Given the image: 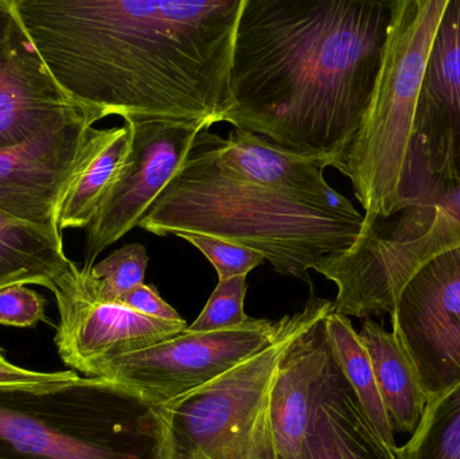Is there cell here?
<instances>
[{
    "mask_svg": "<svg viewBox=\"0 0 460 459\" xmlns=\"http://www.w3.org/2000/svg\"><path fill=\"white\" fill-rule=\"evenodd\" d=\"M50 291L59 315L54 336L59 357L84 377H91L108 358L151 347L188 329L185 320H156L124 305L99 301L86 290L81 266L72 260Z\"/></svg>",
    "mask_w": 460,
    "mask_h": 459,
    "instance_id": "8fae6325",
    "label": "cell"
},
{
    "mask_svg": "<svg viewBox=\"0 0 460 459\" xmlns=\"http://www.w3.org/2000/svg\"><path fill=\"white\" fill-rule=\"evenodd\" d=\"M399 459H460V383L427 404L423 419Z\"/></svg>",
    "mask_w": 460,
    "mask_h": 459,
    "instance_id": "7402d4cb",
    "label": "cell"
},
{
    "mask_svg": "<svg viewBox=\"0 0 460 459\" xmlns=\"http://www.w3.org/2000/svg\"><path fill=\"white\" fill-rule=\"evenodd\" d=\"M358 334L372 360L392 426L412 437L429 404L412 358L399 337L376 321L365 320Z\"/></svg>",
    "mask_w": 460,
    "mask_h": 459,
    "instance_id": "ac0fdd59",
    "label": "cell"
},
{
    "mask_svg": "<svg viewBox=\"0 0 460 459\" xmlns=\"http://www.w3.org/2000/svg\"><path fill=\"white\" fill-rule=\"evenodd\" d=\"M209 129L197 137L217 166L235 180L324 199L338 193L324 180V169L332 167L327 159L289 153L243 129L234 128L226 137Z\"/></svg>",
    "mask_w": 460,
    "mask_h": 459,
    "instance_id": "9a60e30c",
    "label": "cell"
},
{
    "mask_svg": "<svg viewBox=\"0 0 460 459\" xmlns=\"http://www.w3.org/2000/svg\"><path fill=\"white\" fill-rule=\"evenodd\" d=\"M334 361L324 320L289 348L272 390V425L279 459H302L310 407Z\"/></svg>",
    "mask_w": 460,
    "mask_h": 459,
    "instance_id": "2e32d148",
    "label": "cell"
},
{
    "mask_svg": "<svg viewBox=\"0 0 460 459\" xmlns=\"http://www.w3.org/2000/svg\"><path fill=\"white\" fill-rule=\"evenodd\" d=\"M392 226L362 228L350 250L322 259L315 271L338 288L332 312L345 317L394 314L408 283L447 251L460 247V218L418 204Z\"/></svg>",
    "mask_w": 460,
    "mask_h": 459,
    "instance_id": "52a82bcc",
    "label": "cell"
},
{
    "mask_svg": "<svg viewBox=\"0 0 460 459\" xmlns=\"http://www.w3.org/2000/svg\"><path fill=\"white\" fill-rule=\"evenodd\" d=\"M362 226L364 215L342 194L324 199L230 177L199 137L139 223L156 236L193 232L243 245L310 287L308 271L326 256L350 250Z\"/></svg>",
    "mask_w": 460,
    "mask_h": 459,
    "instance_id": "3957f363",
    "label": "cell"
},
{
    "mask_svg": "<svg viewBox=\"0 0 460 459\" xmlns=\"http://www.w3.org/2000/svg\"><path fill=\"white\" fill-rule=\"evenodd\" d=\"M118 304L124 305L129 309L135 310L140 314L147 315V317L156 318L162 321H182L183 318L178 314L174 307L170 306L154 286L142 285L132 288L128 293L124 294Z\"/></svg>",
    "mask_w": 460,
    "mask_h": 459,
    "instance_id": "83f0119b",
    "label": "cell"
},
{
    "mask_svg": "<svg viewBox=\"0 0 460 459\" xmlns=\"http://www.w3.org/2000/svg\"><path fill=\"white\" fill-rule=\"evenodd\" d=\"M174 236L190 243L207 256L217 271L218 282H226L235 277H246L265 261L264 256L249 248L209 234L177 232Z\"/></svg>",
    "mask_w": 460,
    "mask_h": 459,
    "instance_id": "d4e9b609",
    "label": "cell"
},
{
    "mask_svg": "<svg viewBox=\"0 0 460 459\" xmlns=\"http://www.w3.org/2000/svg\"><path fill=\"white\" fill-rule=\"evenodd\" d=\"M43 64L94 121L223 123L243 0H13Z\"/></svg>",
    "mask_w": 460,
    "mask_h": 459,
    "instance_id": "6da1fadb",
    "label": "cell"
},
{
    "mask_svg": "<svg viewBox=\"0 0 460 459\" xmlns=\"http://www.w3.org/2000/svg\"><path fill=\"white\" fill-rule=\"evenodd\" d=\"M246 288V277L218 282L201 314L188 326L189 331L209 333L245 325L252 318L243 312Z\"/></svg>",
    "mask_w": 460,
    "mask_h": 459,
    "instance_id": "cb8c5ba5",
    "label": "cell"
},
{
    "mask_svg": "<svg viewBox=\"0 0 460 459\" xmlns=\"http://www.w3.org/2000/svg\"><path fill=\"white\" fill-rule=\"evenodd\" d=\"M302 459H399L367 419L335 358L310 407Z\"/></svg>",
    "mask_w": 460,
    "mask_h": 459,
    "instance_id": "e0dca14e",
    "label": "cell"
},
{
    "mask_svg": "<svg viewBox=\"0 0 460 459\" xmlns=\"http://www.w3.org/2000/svg\"><path fill=\"white\" fill-rule=\"evenodd\" d=\"M280 320L251 318L228 331H191L108 358L91 377L112 380L158 407L181 398L234 368L272 342Z\"/></svg>",
    "mask_w": 460,
    "mask_h": 459,
    "instance_id": "ba28073f",
    "label": "cell"
},
{
    "mask_svg": "<svg viewBox=\"0 0 460 459\" xmlns=\"http://www.w3.org/2000/svg\"><path fill=\"white\" fill-rule=\"evenodd\" d=\"M324 329L335 361L367 419L380 438L392 449H397L394 428L378 388L372 360L353 323L349 317L332 312L324 318Z\"/></svg>",
    "mask_w": 460,
    "mask_h": 459,
    "instance_id": "44dd1931",
    "label": "cell"
},
{
    "mask_svg": "<svg viewBox=\"0 0 460 459\" xmlns=\"http://www.w3.org/2000/svg\"><path fill=\"white\" fill-rule=\"evenodd\" d=\"M411 166L437 180H460V0L448 2L429 51Z\"/></svg>",
    "mask_w": 460,
    "mask_h": 459,
    "instance_id": "5bb4252c",
    "label": "cell"
},
{
    "mask_svg": "<svg viewBox=\"0 0 460 459\" xmlns=\"http://www.w3.org/2000/svg\"><path fill=\"white\" fill-rule=\"evenodd\" d=\"M129 147L107 196L86 228L84 269L111 245L139 226L146 212L174 178L197 135L209 121L123 118Z\"/></svg>",
    "mask_w": 460,
    "mask_h": 459,
    "instance_id": "9c48e42d",
    "label": "cell"
},
{
    "mask_svg": "<svg viewBox=\"0 0 460 459\" xmlns=\"http://www.w3.org/2000/svg\"><path fill=\"white\" fill-rule=\"evenodd\" d=\"M402 196V210L413 205L424 204L442 207L446 212L460 218V180H437L423 170L411 166Z\"/></svg>",
    "mask_w": 460,
    "mask_h": 459,
    "instance_id": "484cf974",
    "label": "cell"
},
{
    "mask_svg": "<svg viewBox=\"0 0 460 459\" xmlns=\"http://www.w3.org/2000/svg\"><path fill=\"white\" fill-rule=\"evenodd\" d=\"M69 261L64 237L0 212V290L15 285L51 290Z\"/></svg>",
    "mask_w": 460,
    "mask_h": 459,
    "instance_id": "ffe728a7",
    "label": "cell"
},
{
    "mask_svg": "<svg viewBox=\"0 0 460 459\" xmlns=\"http://www.w3.org/2000/svg\"><path fill=\"white\" fill-rule=\"evenodd\" d=\"M450 0H394L375 91L340 172L364 207V226L400 213L424 72Z\"/></svg>",
    "mask_w": 460,
    "mask_h": 459,
    "instance_id": "5b68a950",
    "label": "cell"
},
{
    "mask_svg": "<svg viewBox=\"0 0 460 459\" xmlns=\"http://www.w3.org/2000/svg\"><path fill=\"white\" fill-rule=\"evenodd\" d=\"M46 318V299L27 286L0 290V325L32 328Z\"/></svg>",
    "mask_w": 460,
    "mask_h": 459,
    "instance_id": "4316f807",
    "label": "cell"
},
{
    "mask_svg": "<svg viewBox=\"0 0 460 459\" xmlns=\"http://www.w3.org/2000/svg\"><path fill=\"white\" fill-rule=\"evenodd\" d=\"M129 147L126 126L97 129L92 127L85 154L67 185L58 213V231L86 229L107 196Z\"/></svg>",
    "mask_w": 460,
    "mask_h": 459,
    "instance_id": "d6986e66",
    "label": "cell"
},
{
    "mask_svg": "<svg viewBox=\"0 0 460 459\" xmlns=\"http://www.w3.org/2000/svg\"><path fill=\"white\" fill-rule=\"evenodd\" d=\"M386 0H243L223 123L341 170L375 91Z\"/></svg>",
    "mask_w": 460,
    "mask_h": 459,
    "instance_id": "7a4b0ae2",
    "label": "cell"
},
{
    "mask_svg": "<svg viewBox=\"0 0 460 459\" xmlns=\"http://www.w3.org/2000/svg\"><path fill=\"white\" fill-rule=\"evenodd\" d=\"M94 124L83 110L19 145L2 148L0 212L62 236L59 207Z\"/></svg>",
    "mask_w": 460,
    "mask_h": 459,
    "instance_id": "7c38bea8",
    "label": "cell"
},
{
    "mask_svg": "<svg viewBox=\"0 0 460 459\" xmlns=\"http://www.w3.org/2000/svg\"><path fill=\"white\" fill-rule=\"evenodd\" d=\"M80 376L75 371L40 372L22 368L5 357L0 349V385H34L45 383L65 382Z\"/></svg>",
    "mask_w": 460,
    "mask_h": 459,
    "instance_id": "f1b7e54d",
    "label": "cell"
},
{
    "mask_svg": "<svg viewBox=\"0 0 460 459\" xmlns=\"http://www.w3.org/2000/svg\"><path fill=\"white\" fill-rule=\"evenodd\" d=\"M0 459H164L158 407L99 377L0 385Z\"/></svg>",
    "mask_w": 460,
    "mask_h": 459,
    "instance_id": "277c9868",
    "label": "cell"
},
{
    "mask_svg": "<svg viewBox=\"0 0 460 459\" xmlns=\"http://www.w3.org/2000/svg\"><path fill=\"white\" fill-rule=\"evenodd\" d=\"M392 318L429 402L460 383V247L427 264L408 283Z\"/></svg>",
    "mask_w": 460,
    "mask_h": 459,
    "instance_id": "30bf717a",
    "label": "cell"
},
{
    "mask_svg": "<svg viewBox=\"0 0 460 459\" xmlns=\"http://www.w3.org/2000/svg\"><path fill=\"white\" fill-rule=\"evenodd\" d=\"M148 260L145 245L139 243L123 245L92 269L81 266L84 285L99 301L118 304L124 294L145 283Z\"/></svg>",
    "mask_w": 460,
    "mask_h": 459,
    "instance_id": "603a6c76",
    "label": "cell"
},
{
    "mask_svg": "<svg viewBox=\"0 0 460 459\" xmlns=\"http://www.w3.org/2000/svg\"><path fill=\"white\" fill-rule=\"evenodd\" d=\"M81 112L43 64L13 0H0V150Z\"/></svg>",
    "mask_w": 460,
    "mask_h": 459,
    "instance_id": "4fadbf2b",
    "label": "cell"
},
{
    "mask_svg": "<svg viewBox=\"0 0 460 459\" xmlns=\"http://www.w3.org/2000/svg\"><path fill=\"white\" fill-rule=\"evenodd\" d=\"M332 302L310 299L280 318L268 347L217 379L158 406L164 459H279L272 390L281 360L295 341L332 313Z\"/></svg>",
    "mask_w": 460,
    "mask_h": 459,
    "instance_id": "8992f818",
    "label": "cell"
}]
</instances>
